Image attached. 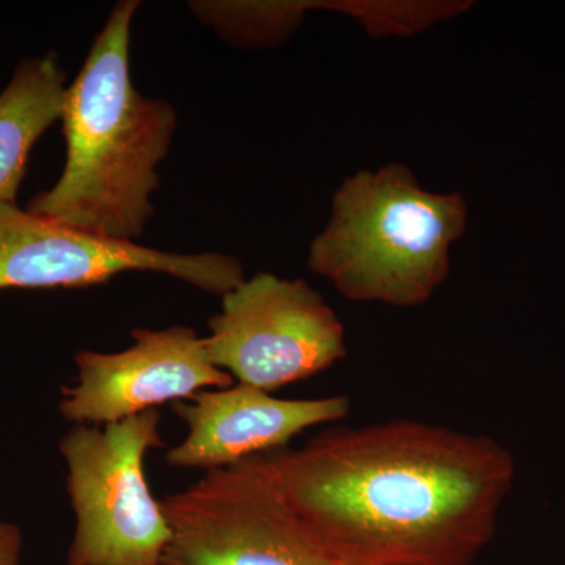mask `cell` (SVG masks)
<instances>
[{
  "label": "cell",
  "instance_id": "6da1fadb",
  "mask_svg": "<svg viewBox=\"0 0 565 565\" xmlns=\"http://www.w3.org/2000/svg\"><path fill=\"white\" fill-rule=\"evenodd\" d=\"M264 456L337 565L473 564L515 479L492 437L414 419L333 427Z\"/></svg>",
  "mask_w": 565,
  "mask_h": 565
},
{
  "label": "cell",
  "instance_id": "7a4b0ae2",
  "mask_svg": "<svg viewBox=\"0 0 565 565\" xmlns=\"http://www.w3.org/2000/svg\"><path fill=\"white\" fill-rule=\"evenodd\" d=\"M137 0L111 9L73 84L61 121L66 161L57 182L28 211L106 239L136 243L154 215L158 166L177 131V110L132 84L131 25Z\"/></svg>",
  "mask_w": 565,
  "mask_h": 565
},
{
  "label": "cell",
  "instance_id": "3957f363",
  "mask_svg": "<svg viewBox=\"0 0 565 565\" xmlns=\"http://www.w3.org/2000/svg\"><path fill=\"white\" fill-rule=\"evenodd\" d=\"M467 226L463 195L426 191L407 166L386 163L338 188L307 263L351 302L422 307L451 273Z\"/></svg>",
  "mask_w": 565,
  "mask_h": 565
},
{
  "label": "cell",
  "instance_id": "277c9868",
  "mask_svg": "<svg viewBox=\"0 0 565 565\" xmlns=\"http://www.w3.org/2000/svg\"><path fill=\"white\" fill-rule=\"evenodd\" d=\"M158 408L107 426L74 424L61 440L73 509L68 565H162L172 541L145 457L163 448Z\"/></svg>",
  "mask_w": 565,
  "mask_h": 565
},
{
  "label": "cell",
  "instance_id": "5b68a950",
  "mask_svg": "<svg viewBox=\"0 0 565 565\" xmlns=\"http://www.w3.org/2000/svg\"><path fill=\"white\" fill-rule=\"evenodd\" d=\"M162 565H337L292 511L266 456L210 470L161 500Z\"/></svg>",
  "mask_w": 565,
  "mask_h": 565
},
{
  "label": "cell",
  "instance_id": "8992f818",
  "mask_svg": "<svg viewBox=\"0 0 565 565\" xmlns=\"http://www.w3.org/2000/svg\"><path fill=\"white\" fill-rule=\"evenodd\" d=\"M203 337L211 363L237 384L273 393L348 355L343 322L307 281L253 275L223 294Z\"/></svg>",
  "mask_w": 565,
  "mask_h": 565
},
{
  "label": "cell",
  "instance_id": "52a82bcc",
  "mask_svg": "<svg viewBox=\"0 0 565 565\" xmlns=\"http://www.w3.org/2000/svg\"><path fill=\"white\" fill-rule=\"evenodd\" d=\"M126 273H158L223 296L245 280L239 259L181 255L106 239L0 203V291L90 288Z\"/></svg>",
  "mask_w": 565,
  "mask_h": 565
},
{
  "label": "cell",
  "instance_id": "ba28073f",
  "mask_svg": "<svg viewBox=\"0 0 565 565\" xmlns=\"http://www.w3.org/2000/svg\"><path fill=\"white\" fill-rule=\"evenodd\" d=\"M131 338V348L121 352L76 353V384L63 386L58 404L66 422L103 427L234 385L232 375L211 363L203 337L191 327L136 329Z\"/></svg>",
  "mask_w": 565,
  "mask_h": 565
},
{
  "label": "cell",
  "instance_id": "9c48e42d",
  "mask_svg": "<svg viewBox=\"0 0 565 565\" xmlns=\"http://www.w3.org/2000/svg\"><path fill=\"white\" fill-rule=\"evenodd\" d=\"M173 412L188 426V435L167 451L166 462L210 471L286 449L305 430L344 419L351 401L280 399L255 386L234 384L193 394L185 403H174Z\"/></svg>",
  "mask_w": 565,
  "mask_h": 565
},
{
  "label": "cell",
  "instance_id": "30bf717a",
  "mask_svg": "<svg viewBox=\"0 0 565 565\" xmlns=\"http://www.w3.org/2000/svg\"><path fill=\"white\" fill-rule=\"evenodd\" d=\"M66 73L57 55L25 58L0 93V203H17L29 156L61 120Z\"/></svg>",
  "mask_w": 565,
  "mask_h": 565
},
{
  "label": "cell",
  "instance_id": "8fae6325",
  "mask_svg": "<svg viewBox=\"0 0 565 565\" xmlns=\"http://www.w3.org/2000/svg\"><path fill=\"white\" fill-rule=\"evenodd\" d=\"M24 537L20 526L0 522V565H20Z\"/></svg>",
  "mask_w": 565,
  "mask_h": 565
}]
</instances>
